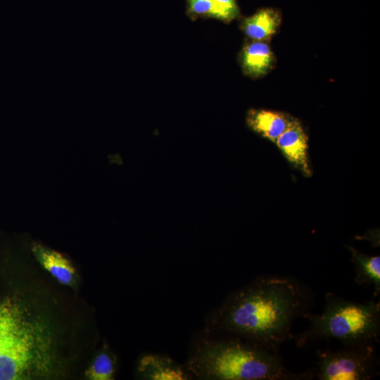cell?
Listing matches in <instances>:
<instances>
[{
    "label": "cell",
    "instance_id": "6da1fadb",
    "mask_svg": "<svg viewBox=\"0 0 380 380\" xmlns=\"http://www.w3.org/2000/svg\"><path fill=\"white\" fill-rule=\"evenodd\" d=\"M309 291L290 277L263 276L231 292L210 315L205 331L278 350L293 323L308 312Z\"/></svg>",
    "mask_w": 380,
    "mask_h": 380
},
{
    "label": "cell",
    "instance_id": "7a4b0ae2",
    "mask_svg": "<svg viewBox=\"0 0 380 380\" xmlns=\"http://www.w3.org/2000/svg\"><path fill=\"white\" fill-rule=\"evenodd\" d=\"M31 304L17 297L0 298V380L48 377L58 367L53 331Z\"/></svg>",
    "mask_w": 380,
    "mask_h": 380
},
{
    "label": "cell",
    "instance_id": "3957f363",
    "mask_svg": "<svg viewBox=\"0 0 380 380\" xmlns=\"http://www.w3.org/2000/svg\"><path fill=\"white\" fill-rule=\"evenodd\" d=\"M187 360L191 376L205 380H289L312 377L311 372L294 374L278 353L232 336L205 331Z\"/></svg>",
    "mask_w": 380,
    "mask_h": 380
},
{
    "label": "cell",
    "instance_id": "277c9868",
    "mask_svg": "<svg viewBox=\"0 0 380 380\" xmlns=\"http://www.w3.org/2000/svg\"><path fill=\"white\" fill-rule=\"evenodd\" d=\"M307 330L293 335L298 346L322 339H336L343 346L374 345L380 334V303L346 300L333 293L325 296L320 314L308 312Z\"/></svg>",
    "mask_w": 380,
    "mask_h": 380
},
{
    "label": "cell",
    "instance_id": "5b68a950",
    "mask_svg": "<svg viewBox=\"0 0 380 380\" xmlns=\"http://www.w3.org/2000/svg\"><path fill=\"white\" fill-rule=\"evenodd\" d=\"M315 376L320 380H368L379 374V360L374 345L318 350Z\"/></svg>",
    "mask_w": 380,
    "mask_h": 380
},
{
    "label": "cell",
    "instance_id": "8992f818",
    "mask_svg": "<svg viewBox=\"0 0 380 380\" xmlns=\"http://www.w3.org/2000/svg\"><path fill=\"white\" fill-rule=\"evenodd\" d=\"M286 160L305 177L312 175L308 153V137L296 118L274 143Z\"/></svg>",
    "mask_w": 380,
    "mask_h": 380
},
{
    "label": "cell",
    "instance_id": "52a82bcc",
    "mask_svg": "<svg viewBox=\"0 0 380 380\" xmlns=\"http://www.w3.org/2000/svg\"><path fill=\"white\" fill-rule=\"evenodd\" d=\"M293 118L294 117L283 112L253 108L247 113L246 123L253 131L275 143Z\"/></svg>",
    "mask_w": 380,
    "mask_h": 380
},
{
    "label": "cell",
    "instance_id": "ba28073f",
    "mask_svg": "<svg viewBox=\"0 0 380 380\" xmlns=\"http://www.w3.org/2000/svg\"><path fill=\"white\" fill-rule=\"evenodd\" d=\"M138 372L143 379L149 380H184L191 376L186 367L179 366L168 357L158 354L143 356Z\"/></svg>",
    "mask_w": 380,
    "mask_h": 380
},
{
    "label": "cell",
    "instance_id": "9c48e42d",
    "mask_svg": "<svg viewBox=\"0 0 380 380\" xmlns=\"http://www.w3.org/2000/svg\"><path fill=\"white\" fill-rule=\"evenodd\" d=\"M270 47L262 41H253L246 44L241 53V63L245 75L258 78L266 75L274 63Z\"/></svg>",
    "mask_w": 380,
    "mask_h": 380
},
{
    "label": "cell",
    "instance_id": "30bf717a",
    "mask_svg": "<svg viewBox=\"0 0 380 380\" xmlns=\"http://www.w3.org/2000/svg\"><path fill=\"white\" fill-rule=\"evenodd\" d=\"M33 253L40 264L60 283L72 285L75 281V270L61 253L36 244Z\"/></svg>",
    "mask_w": 380,
    "mask_h": 380
},
{
    "label": "cell",
    "instance_id": "8fae6325",
    "mask_svg": "<svg viewBox=\"0 0 380 380\" xmlns=\"http://www.w3.org/2000/svg\"><path fill=\"white\" fill-rule=\"evenodd\" d=\"M280 23L281 15L277 11L263 8L246 18L241 23V28L253 41L264 42L277 32Z\"/></svg>",
    "mask_w": 380,
    "mask_h": 380
},
{
    "label": "cell",
    "instance_id": "7c38bea8",
    "mask_svg": "<svg viewBox=\"0 0 380 380\" xmlns=\"http://www.w3.org/2000/svg\"><path fill=\"white\" fill-rule=\"evenodd\" d=\"M355 267V281L362 286H374V296L380 292V257L365 255L352 246H347Z\"/></svg>",
    "mask_w": 380,
    "mask_h": 380
},
{
    "label": "cell",
    "instance_id": "4fadbf2b",
    "mask_svg": "<svg viewBox=\"0 0 380 380\" xmlns=\"http://www.w3.org/2000/svg\"><path fill=\"white\" fill-rule=\"evenodd\" d=\"M116 360L107 347L99 352L86 372L87 376L93 380H111L114 379Z\"/></svg>",
    "mask_w": 380,
    "mask_h": 380
},
{
    "label": "cell",
    "instance_id": "5bb4252c",
    "mask_svg": "<svg viewBox=\"0 0 380 380\" xmlns=\"http://www.w3.org/2000/svg\"><path fill=\"white\" fill-rule=\"evenodd\" d=\"M238 15L239 8L236 0H213L210 17L224 22H230Z\"/></svg>",
    "mask_w": 380,
    "mask_h": 380
},
{
    "label": "cell",
    "instance_id": "9a60e30c",
    "mask_svg": "<svg viewBox=\"0 0 380 380\" xmlns=\"http://www.w3.org/2000/svg\"><path fill=\"white\" fill-rule=\"evenodd\" d=\"M213 3V0H187L188 14L193 19L210 16Z\"/></svg>",
    "mask_w": 380,
    "mask_h": 380
}]
</instances>
